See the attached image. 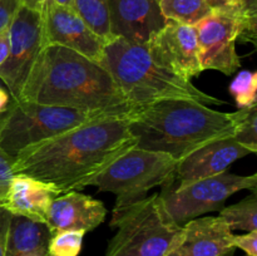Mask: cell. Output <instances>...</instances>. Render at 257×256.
<instances>
[{"mask_svg": "<svg viewBox=\"0 0 257 256\" xmlns=\"http://www.w3.org/2000/svg\"><path fill=\"white\" fill-rule=\"evenodd\" d=\"M62 195L60 190L23 173H15L0 200V207L10 215L44 222L53 201Z\"/></svg>", "mask_w": 257, "mask_h": 256, "instance_id": "17", "label": "cell"}, {"mask_svg": "<svg viewBox=\"0 0 257 256\" xmlns=\"http://www.w3.org/2000/svg\"><path fill=\"white\" fill-rule=\"evenodd\" d=\"M7 187H8V186H0V200H2V197H3V195H4Z\"/></svg>", "mask_w": 257, "mask_h": 256, "instance_id": "37", "label": "cell"}, {"mask_svg": "<svg viewBox=\"0 0 257 256\" xmlns=\"http://www.w3.org/2000/svg\"><path fill=\"white\" fill-rule=\"evenodd\" d=\"M228 7H232V8H238L240 5V0H226Z\"/></svg>", "mask_w": 257, "mask_h": 256, "instance_id": "35", "label": "cell"}, {"mask_svg": "<svg viewBox=\"0 0 257 256\" xmlns=\"http://www.w3.org/2000/svg\"><path fill=\"white\" fill-rule=\"evenodd\" d=\"M20 5L22 0H0V32L5 28H9Z\"/></svg>", "mask_w": 257, "mask_h": 256, "instance_id": "27", "label": "cell"}, {"mask_svg": "<svg viewBox=\"0 0 257 256\" xmlns=\"http://www.w3.org/2000/svg\"><path fill=\"white\" fill-rule=\"evenodd\" d=\"M241 29L238 8L212 10L195 25L198 59L202 70H217L231 75L241 68L236 42Z\"/></svg>", "mask_w": 257, "mask_h": 256, "instance_id": "10", "label": "cell"}, {"mask_svg": "<svg viewBox=\"0 0 257 256\" xmlns=\"http://www.w3.org/2000/svg\"><path fill=\"white\" fill-rule=\"evenodd\" d=\"M9 221H10V213L8 212L7 210L0 207V256H5Z\"/></svg>", "mask_w": 257, "mask_h": 256, "instance_id": "30", "label": "cell"}, {"mask_svg": "<svg viewBox=\"0 0 257 256\" xmlns=\"http://www.w3.org/2000/svg\"><path fill=\"white\" fill-rule=\"evenodd\" d=\"M233 233L217 216L193 218L182 226V232L166 256H232Z\"/></svg>", "mask_w": 257, "mask_h": 256, "instance_id": "15", "label": "cell"}, {"mask_svg": "<svg viewBox=\"0 0 257 256\" xmlns=\"http://www.w3.org/2000/svg\"><path fill=\"white\" fill-rule=\"evenodd\" d=\"M105 118L122 117L15 99L0 125V150L15 158L22 151L43 141Z\"/></svg>", "mask_w": 257, "mask_h": 256, "instance_id": "6", "label": "cell"}, {"mask_svg": "<svg viewBox=\"0 0 257 256\" xmlns=\"http://www.w3.org/2000/svg\"><path fill=\"white\" fill-rule=\"evenodd\" d=\"M105 216L107 208L102 201L78 191H69L53 201L45 223L52 235L60 231L88 232L104 222Z\"/></svg>", "mask_w": 257, "mask_h": 256, "instance_id": "16", "label": "cell"}, {"mask_svg": "<svg viewBox=\"0 0 257 256\" xmlns=\"http://www.w3.org/2000/svg\"><path fill=\"white\" fill-rule=\"evenodd\" d=\"M250 153L251 151L238 143L232 136L206 143L177 161L175 171L176 186L183 187L195 181L227 172L228 167L235 161Z\"/></svg>", "mask_w": 257, "mask_h": 256, "instance_id": "14", "label": "cell"}, {"mask_svg": "<svg viewBox=\"0 0 257 256\" xmlns=\"http://www.w3.org/2000/svg\"><path fill=\"white\" fill-rule=\"evenodd\" d=\"M136 145L130 118H105L22 151L13 171L50 183L62 193L78 191Z\"/></svg>", "mask_w": 257, "mask_h": 256, "instance_id": "1", "label": "cell"}, {"mask_svg": "<svg viewBox=\"0 0 257 256\" xmlns=\"http://www.w3.org/2000/svg\"><path fill=\"white\" fill-rule=\"evenodd\" d=\"M146 47L153 62L183 79L191 80L202 72L195 27L168 20Z\"/></svg>", "mask_w": 257, "mask_h": 256, "instance_id": "12", "label": "cell"}, {"mask_svg": "<svg viewBox=\"0 0 257 256\" xmlns=\"http://www.w3.org/2000/svg\"><path fill=\"white\" fill-rule=\"evenodd\" d=\"M257 175L238 176L223 172L213 177L195 181L177 187L175 181L162 186L160 197L168 215L177 225L200 217L212 211H220L228 197L243 190L256 191Z\"/></svg>", "mask_w": 257, "mask_h": 256, "instance_id": "8", "label": "cell"}, {"mask_svg": "<svg viewBox=\"0 0 257 256\" xmlns=\"http://www.w3.org/2000/svg\"><path fill=\"white\" fill-rule=\"evenodd\" d=\"M177 160L163 152L132 147L95 176L88 186L117 196L114 208L137 202L157 186L175 181Z\"/></svg>", "mask_w": 257, "mask_h": 256, "instance_id": "7", "label": "cell"}, {"mask_svg": "<svg viewBox=\"0 0 257 256\" xmlns=\"http://www.w3.org/2000/svg\"><path fill=\"white\" fill-rule=\"evenodd\" d=\"M52 232L47 223L10 215L5 256H24L47 251Z\"/></svg>", "mask_w": 257, "mask_h": 256, "instance_id": "18", "label": "cell"}, {"mask_svg": "<svg viewBox=\"0 0 257 256\" xmlns=\"http://www.w3.org/2000/svg\"><path fill=\"white\" fill-rule=\"evenodd\" d=\"M110 227L117 228L104 256H166L182 232L168 215L160 193L113 208Z\"/></svg>", "mask_w": 257, "mask_h": 256, "instance_id": "5", "label": "cell"}, {"mask_svg": "<svg viewBox=\"0 0 257 256\" xmlns=\"http://www.w3.org/2000/svg\"><path fill=\"white\" fill-rule=\"evenodd\" d=\"M232 242L235 248H240L247 256H257V230L245 235H233Z\"/></svg>", "mask_w": 257, "mask_h": 256, "instance_id": "26", "label": "cell"}, {"mask_svg": "<svg viewBox=\"0 0 257 256\" xmlns=\"http://www.w3.org/2000/svg\"><path fill=\"white\" fill-rule=\"evenodd\" d=\"M205 2H206V4H207L212 10L222 9V8L228 7L227 3H226V0H205Z\"/></svg>", "mask_w": 257, "mask_h": 256, "instance_id": "33", "label": "cell"}, {"mask_svg": "<svg viewBox=\"0 0 257 256\" xmlns=\"http://www.w3.org/2000/svg\"><path fill=\"white\" fill-rule=\"evenodd\" d=\"M235 118V133L232 137L245 146L251 153L257 152V105L241 108L232 113Z\"/></svg>", "mask_w": 257, "mask_h": 256, "instance_id": "22", "label": "cell"}, {"mask_svg": "<svg viewBox=\"0 0 257 256\" xmlns=\"http://www.w3.org/2000/svg\"><path fill=\"white\" fill-rule=\"evenodd\" d=\"M40 12L44 45L68 48L100 64L107 42L98 37L74 9L45 0Z\"/></svg>", "mask_w": 257, "mask_h": 256, "instance_id": "11", "label": "cell"}, {"mask_svg": "<svg viewBox=\"0 0 257 256\" xmlns=\"http://www.w3.org/2000/svg\"><path fill=\"white\" fill-rule=\"evenodd\" d=\"M14 158L9 157L7 153L0 150V186H8L10 178L14 175L13 171Z\"/></svg>", "mask_w": 257, "mask_h": 256, "instance_id": "28", "label": "cell"}, {"mask_svg": "<svg viewBox=\"0 0 257 256\" xmlns=\"http://www.w3.org/2000/svg\"><path fill=\"white\" fill-rule=\"evenodd\" d=\"M228 92L235 99L238 109L257 105V73L241 70L231 82Z\"/></svg>", "mask_w": 257, "mask_h": 256, "instance_id": "23", "label": "cell"}, {"mask_svg": "<svg viewBox=\"0 0 257 256\" xmlns=\"http://www.w3.org/2000/svg\"><path fill=\"white\" fill-rule=\"evenodd\" d=\"M10 50V39H9V28H5L0 32V67L8 59Z\"/></svg>", "mask_w": 257, "mask_h": 256, "instance_id": "31", "label": "cell"}, {"mask_svg": "<svg viewBox=\"0 0 257 256\" xmlns=\"http://www.w3.org/2000/svg\"><path fill=\"white\" fill-rule=\"evenodd\" d=\"M44 3L45 0H22V4L27 5V7L32 8V9H35V10H42Z\"/></svg>", "mask_w": 257, "mask_h": 256, "instance_id": "32", "label": "cell"}, {"mask_svg": "<svg viewBox=\"0 0 257 256\" xmlns=\"http://www.w3.org/2000/svg\"><path fill=\"white\" fill-rule=\"evenodd\" d=\"M220 216L228 225L231 231H256L257 230V197L256 191L252 195L243 198L242 201L233 205L222 207Z\"/></svg>", "mask_w": 257, "mask_h": 256, "instance_id": "21", "label": "cell"}, {"mask_svg": "<svg viewBox=\"0 0 257 256\" xmlns=\"http://www.w3.org/2000/svg\"><path fill=\"white\" fill-rule=\"evenodd\" d=\"M24 256H48L47 251H42V252H35V253H29V255Z\"/></svg>", "mask_w": 257, "mask_h": 256, "instance_id": "36", "label": "cell"}, {"mask_svg": "<svg viewBox=\"0 0 257 256\" xmlns=\"http://www.w3.org/2000/svg\"><path fill=\"white\" fill-rule=\"evenodd\" d=\"M57 4L62 5V7H67V8H72V9H74V3H73V0H54Z\"/></svg>", "mask_w": 257, "mask_h": 256, "instance_id": "34", "label": "cell"}, {"mask_svg": "<svg viewBox=\"0 0 257 256\" xmlns=\"http://www.w3.org/2000/svg\"><path fill=\"white\" fill-rule=\"evenodd\" d=\"M160 8L167 20L191 27L212 12L205 0H160Z\"/></svg>", "mask_w": 257, "mask_h": 256, "instance_id": "19", "label": "cell"}, {"mask_svg": "<svg viewBox=\"0 0 257 256\" xmlns=\"http://www.w3.org/2000/svg\"><path fill=\"white\" fill-rule=\"evenodd\" d=\"M136 147L163 152L180 161L206 143L235 133L232 113L202 103L166 99L145 105L130 117Z\"/></svg>", "mask_w": 257, "mask_h": 256, "instance_id": "3", "label": "cell"}, {"mask_svg": "<svg viewBox=\"0 0 257 256\" xmlns=\"http://www.w3.org/2000/svg\"><path fill=\"white\" fill-rule=\"evenodd\" d=\"M100 64L110 73L127 99L140 107L166 99L192 100L205 105L225 103L198 89L191 80L160 67L146 45L113 38L105 44Z\"/></svg>", "mask_w": 257, "mask_h": 256, "instance_id": "4", "label": "cell"}, {"mask_svg": "<svg viewBox=\"0 0 257 256\" xmlns=\"http://www.w3.org/2000/svg\"><path fill=\"white\" fill-rule=\"evenodd\" d=\"M9 55L0 67V79L12 97L19 99L33 65L44 47L42 12L20 5L9 25Z\"/></svg>", "mask_w": 257, "mask_h": 256, "instance_id": "9", "label": "cell"}, {"mask_svg": "<svg viewBox=\"0 0 257 256\" xmlns=\"http://www.w3.org/2000/svg\"><path fill=\"white\" fill-rule=\"evenodd\" d=\"M241 29L237 42L256 45L257 39V0H240Z\"/></svg>", "mask_w": 257, "mask_h": 256, "instance_id": "25", "label": "cell"}, {"mask_svg": "<svg viewBox=\"0 0 257 256\" xmlns=\"http://www.w3.org/2000/svg\"><path fill=\"white\" fill-rule=\"evenodd\" d=\"M112 38L146 45L168 20L163 17L160 0H108Z\"/></svg>", "mask_w": 257, "mask_h": 256, "instance_id": "13", "label": "cell"}, {"mask_svg": "<svg viewBox=\"0 0 257 256\" xmlns=\"http://www.w3.org/2000/svg\"><path fill=\"white\" fill-rule=\"evenodd\" d=\"M19 99L130 118L140 105L127 99L99 63L60 45H44Z\"/></svg>", "mask_w": 257, "mask_h": 256, "instance_id": "2", "label": "cell"}, {"mask_svg": "<svg viewBox=\"0 0 257 256\" xmlns=\"http://www.w3.org/2000/svg\"><path fill=\"white\" fill-rule=\"evenodd\" d=\"M85 231H60L50 237L48 256H78L80 253Z\"/></svg>", "mask_w": 257, "mask_h": 256, "instance_id": "24", "label": "cell"}, {"mask_svg": "<svg viewBox=\"0 0 257 256\" xmlns=\"http://www.w3.org/2000/svg\"><path fill=\"white\" fill-rule=\"evenodd\" d=\"M74 10L85 24L105 42L113 39L109 29L108 0H73Z\"/></svg>", "mask_w": 257, "mask_h": 256, "instance_id": "20", "label": "cell"}, {"mask_svg": "<svg viewBox=\"0 0 257 256\" xmlns=\"http://www.w3.org/2000/svg\"><path fill=\"white\" fill-rule=\"evenodd\" d=\"M15 99L12 97L10 92L8 90V88L5 87L4 82L0 79V125H2L3 120L7 117L8 112L10 110V108L14 104Z\"/></svg>", "mask_w": 257, "mask_h": 256, "instance_id": "29", "label": "cell"}]
</instances>
